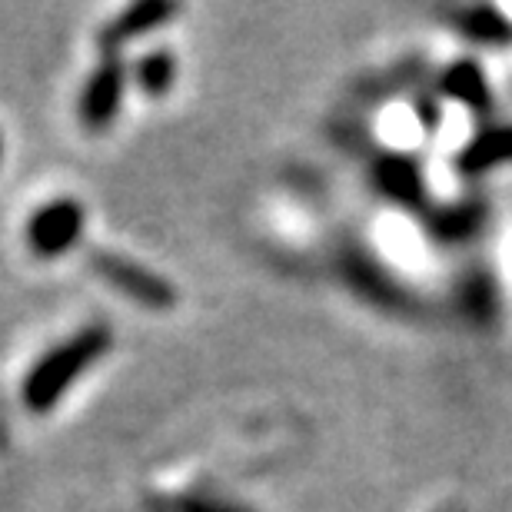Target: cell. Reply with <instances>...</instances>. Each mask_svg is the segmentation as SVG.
<instances>
[{"label":"cell","mask_w":512,"mask_h":512,"mask_svg":"<svg viewBox=\"0 0 512 512\" xmlns=\"http://www.w3.org/2000/svg\"><path fill=\"white\" fill-rule=\"evenodd\" d=\"M110 343H114V333L107 323H90L74 336H67L64 343H57L27 373L24 389H20L24 406L30 413H50L60 403V396L80 380V373L90 370L110 350Z\"/></svg>","instance_id":"1"},{"label":"cell","mask_w":512,"mask_h":512,"mask_svg":"<svg viewBox=\"0 0 512 512\" xmlns=\"http://www.w3.org/2000/svg\"><path fill=\"white\" fill-rule=\"evenodd\" d=\"M177 80V57L170 50H150L133 64V84L147 97H167Z\"/></svg>","instance_id":"10"},{"label":"cell","mask_w":512,"mask_h":512,"mask_svg":"<svg viewBox=\"0 0 512 512\" xmlns=\"http://www.w3.org/2000/svg\"><path fill=\"white\" fill-rule=\"evenodd\" d=\"M0 157H4V137H0Z\"/></svg>","instance_id":"12"},{"label":"cell","mask_w":512,"mask_h":512,"mask_svg":"<svg viewBox=\"0 0 512 512\" xmlns=\"http://www.w3.org/2000/svg\"><path fill=\"white\" fill-rule=\"evenodd\" d=\"M376 183L399 203H419L423 197V173H419V163L413 157H399V153L383 157L376 163Z\"/></svg>","instance_id":"8"},{"label":"cell","mask_w":512,"mask_h":512,"mask_svg":"<svg viewBox=\"0 0 512 512\" xmlns=\"http://www.w3.org/2000/svg\"><path fill=\"white\" fill-rule=\"evenodd\" d=\"M453 24L463 37L483 47H506L512 40V24L496 7H459Z\"/></svg>","instance_id":"6"},{"label":"cell","mask_w":512,"mask_h":512,"mask_svg":"<svg viewBox=\"0 0 512 512\" xmlns=\"http://www.w3.org/2000/svg\"><path fill=\"white\" fill-rule=\"evenodd\" d=\"M439 87H443L446 97L459 100L469 110H489V84L476 60H456L439 80Z\"/></svg>","instance_id":"9"},{"label":"cell","mask_w":512,"mask_h":512,"mask_svg":"<svg viewBox=\"0 0 512 512\" xmlns=\"http://www.w3.org/2000/svg\"><path fill=\"white\" fill-rule=\"evenodd\" d=\"M127 64L120 57H104L94 67V74L84 80L77 97V117L87 130H107L120 117L127 94Z\"/></svg>","instance_id":"4"},{"label":"cell","mask_w":512,"mask_h":512,"mask_svg":"<svg viewBox=\"0 0 512 512\" xmlns=\"http://www.w3.org/2000/svg\"><path fill=\"white\" fill-rule=\"evenodd\" d=\"M90 270L104 283L117 286L127 300L147 306V310H170V306L177 303V286L170 280H163L160 273H153L150 266L130 260V256L97 250V253H90Z\"/></svg>","instance_id":"3"},{"label":"cell","mask_w":512,"mask_h":512,"mask_svg":"<svg viewBox=\"0 0 512 512\" xmlns=\"http://www.w3.org/2000/svg\"><path fill=\"white\" fill-rule=\"evenodd\" d=\"M84 227H87L84 203L74 197H54L27 217V227H24L27 250L40 256V260L64 256L80 243Z\"/></svg>","instance_id":"2"},{"label":"cell","mask_w":512,"mask_h":512,"mask_svg":"<svg viewBox=\"0 0 512 512\" xmlns=\"http://www.w3.org/2000/svg\"><path fill=\"white\" fill-rule=\"evenodd\" d=\"M443 512H453V509H443Z\"/></svg>","instance_id":"13"},{"label":"cell","mask_w":512,"mask_h":512,"mask_svg":"<svg viewBox=\"0 0 512 512\" xmlns=\"http://www.w3.org/2000/svg\"><path fill=\"white\" fill-rule=\"evenodd\" d=\"M150 512H250V509L207 496H173V499H150Z\"/></svg>","instance_id":"11"},{"label":"cell","mask_w":512,"mask_h":512,"mask_svg":"<svg viewBox=\"0 0 512 512\" xmlns=\"http://www.w3.org/2000/svg\"><path fill=\"white\" fill-rule=\"evenodd\" d=\"M180 14V4H167V0H143V4H130L127 10H120L114 20H107L97 34V44L107 57H117V50L137 40L150 30H157L163 24H170Z\"/></svg>","instance_id":"5"},{"label":"cell","mask_w":512,"mask_h":512,"mask_svg":"<svg viewBox=\"0 0 512 512\" xmlns=\"http://www.w3.org/2000/svg\"><path fill=\"white\" fill-rule=\"evenodd\" d=\"M509 160H512V127H489L463 150L456 167L463 173H486Z\"/></svg>","instance_id":"7"}]
</instances>
